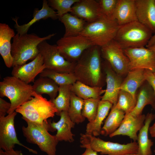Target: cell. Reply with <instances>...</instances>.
<instances>
[{"instance_id":"6da1fadb","label":"cell","mask_w":155,"mask_h":155,"mask_svg":"<svg viewBox=\"0 0 155 155\" xmlns=\"http://www.w3.org/2000/svg\"><path fill=\"white\" fill-rule=\"evenodd\" d=\"M99 47L94 45L85 50L73 72L77 81L91 87H102V67Z\"/></svg>"},{"instance_id":"7a4b0ae2","label":"cell","mask_w":155,"mask_h":155,"mask_svg":"<svg viewBox=\"0 0 155 155\" xmlns=\"http://www.w3.org/2000/svg\"><path fill=\"white\" fill-rule=\"evenodd\" d=\"M56 33L40 37L34 33L20 35L17 33L13 38L11 54L13 59L12 67L26 63L28 60H33L39 54V44L50 39Z\"/></svg>"},{"instance_id":"3957f363","label":"cell","mask_w":155,"mask_h":155,"mask_svg":"<svg viewBox=\"0 0 155 155\" xmlns=\"http://www.w3.org/2000/svg\"><path fill=\"white\" fill-rule=\"evenodd\" d=\"M119 27L115 20L102 15L96 21L87 23L80 35L101 47L114 40Z\"/></svg>"},{"instance_id":"277c9868","label":"cell","mask_w":155,"mask_h":155,"mask_svg":"<svg viewBox=\"0 0 155 155\" xmlns=\"http://www.w3.org/2000/svg\"><path fill=\"white\" fill-rule=\"evenodd\" d=\"M152 33L147 27L136 20L119 26L114 40L123 49L145 47Z\"/></svg>"},{"instance_id":"5b68a950","label":"cell","mask_w":155,"mask_h":155,"mask_svg":"<svg viewBox=\"0 0 155 155\" xmlns=\"http://www.w3.org/2000/svg\"><path fill=\"white\" fill-rule=\"evenodd\" d=\"M33 92L32 86L12 76L5 77L0 82V97H7L11 104L8 114L32 99Z\"/></svg>"},{"instance_id":"8992f818","label":"cell","mask_w":155,"mask_h":155,"mask_svg":"<svg viewBox=\"0 0 155 155\" xmlns=\"http://www.w3.org/2000/svg\"><path fill=\"white\" fill-rule=\"evenodd\" d=\"M33 97L17 108L15 111L22 115V118L30 121L43 124L47 123V119L53 117L57 110L53 103L42 95L33 92Z\"/></svg>"},{"instance_id":"52a82bcc","label":"cell","mask_w":155,"mask_h":155,"mask_svg":"<svg viewBox=\"0 0 155 155\" xmlns=\"http://www.w3.org/2000/svg\"><path fill=\"white\" fill-rule=\"evenodd\" d=\"M27 123L26 127L23 126L24 136L28 142L37 145L40 150L48 155H56L58 142L55 135L49 132V122L43 124L32 122L22 118Z\"/></svg>"},{"instance_id":"ba28073f","label":"cell","mask_w":155,"mask_h":155,"mask_svg":"<svg viewBox=\"0 0 155 155\" xmlns=\"http://www.w3.org/2000/svg\"><path fill=\"white\" fill-rule=\"evenodd\" d=\"M80 147H90L102 155H127L137 154L138 146L137 142L133 141L126 144H122L110 141H106L96 136L85 134H80Z\"/></svg>"},{"instance_id":"9c48e42d","label":"cell","mask_w":155,"mask_h":155,"mask_svg":"<svg viewBox=\"0 0 155 155\" xmlns=\"http://www.w3.org/2000/svg\"><path fill=\"white\" fill-rule=\"evenodd\" d=\"M38 49L43 58L45 69L61 72H73L76 63L66 60L61 54L56 44H51L44 40L39 44Z\"/></svg>"},{"instance_id":"30bf717a","label":"cell","mask_w":155,"mask_h":155,"mask_svg":"<svg viewBox=\"0 0 155 155\" xmlns=\"http://www.w3.org/2000/svg\"><path fill=\"white\" fill-rule=\"evenodd\" d=\"M61 54L67 61L76 63L84 51L94 45L85 37L79 35L63 37L57 44Z\"/></svg>"},{"instance_id":"8fae6325","label":"cell","mask_w":155,"mask_h":155,"mask_svg":"<svg viewBox=\"0 0 155 155\" xmlns=\"http://www.w3.org/2000/svg\"><path fill=\"white\" fill-rule=\"evenodd\" d=\"M100 48L102 57L114 71L121 77L127 74L129 71V61L121 46L114 40Z\"/></svg>"},{"instance_id":"7c38bea8","label":"cell","mask_w":155,"mask_h":155,"mask_svg":"<svg viewBox=\"0 0 155 155\" xmlns=\"http://www.w3.org/2000/svg\"><path fill=\"white\" fill-rule=\"evenodd\" d=\"M17 113L15 111L4 117H0V149L4 151L13 149L16 144L21 146L29 152L37 154L36 150L26 146L18 139L14 126V120Z\"/></svg>"},{"instance_id":"4fadbf2b","label":"cell","mask_w":155,"mask_h":155,"mask_svg":"<svg viewBox=\"0 0 155 155\" xmlns=\"http://www.w3.org/2000/svg\"><path fill=\"white\" fill-rule=\"evenodd\" d=\"M129 61V71L138 69L155 72V54L152 50L142 47L123 49Z\"/></svg>"},{"instance_id":"5bb4252c","label":"cell","mask_w":155,"mask_h":155,"mask_svg":"<svg viewBox=\"0 0 155 155\" xmlns=\"http://www.w3.org/2000/svg\"><path fill=\"white\" fill-rule=\"evenodd\" d=\"M102 66L105 74L106 87L101 100L108 101L115 105L118 100L123 81L121 77L114 71L106 61L102 63Z\"/></svg>"},{"instance_id":"9a60e30c","label":"cell","mask_w":155,"mask_h":155,"mask_svg":"<svg viewBox=\"0 0 155 155\" xmlns=\"http://www.w3.org/2000/svg\"><path fill=\"white\" fill-rule=\"evenodd\" d=\"M13 67L12 76L28 84L34 82L36 76L45 69L43 58L40 53L31 62Z\"/></svg>"},{"instance_id":"2e32d148","label":"cell","mask_w":155,"mask_h":155,"mask_svg":"<svg viewBox=\"0 0 155 155\" xmlns=\"http://www.w3.org/2000/svg\"><path fill=\"white\" fill-rule=\"evenodd\" d=\"M146 116L144 114H142L135 117L130 113L125 114L120 126L109 137H112L117 135L127 136L133 141L136 142L137 139V133L144 125Z\"/></svg>"},{"instance_id":"e0dca14e","label":"cell","mask_w":155,"mask_h":155,"mask_svg":"<svg viewBox=\"0 0 155 155\" xmlns=\"http://www.w3.org/2000/svg\"><path fill=\"white\" fill-rule=\"evenodd\" d=\"M71 13L87 23L96 21L102 15L98 1L94 0H80L72 6Z\"/></svg>"},{"instance_id":"ac0fdd59","label":"cell","mask_w":155,"mask_h":155,"mask_svg":"<svg viewBox=\"0 0 155 155\" xmlns=\"http://www.w3.org/2000/svg\"><path fill=\"white\" fill-rule=\"evenodd\" d=\"M59 116L60 119L57 122L48 121L49 131H57L55 135L58 142H73L75 135L72 133L71 129L74 127L75 123L71 119L67 111L62 112Z\"/></svg>"},{"instance_id":"d6986e66","label":"cell","mask_w":155,"mask_h":155,"mask_svg":"<svg viewBox=\"0 0 155 155\" xmlns=\"http://www.w3.org/2000/svg\"><path fill=\"white\" fill-rule=\"evenodd\" d=\"M137 20L155 33L154 0H135Z\"/></svg>"},{"instance_id":"ffe728a7","label":"cell","mask_w":155,"mask_h":155,"mask_svg":"<svg viewBox=\"0 0 155 155\" xmlns=\"http://www.w3.org/2000/svg\"><path fill=\"white\" fill-rule=\"evenodd\" d=\"M49 18L55 20L58 19V17L57 11L49 5L47 1L44 0L41 9L40 10L37 9L34 11L33 18L27 23L20 25L18 23V19L13 18V20L15 22L14 27L17 33L22 35L27 33L30 28L36 22Z\"/></svg>"},{"instance_id":"44dd1931","label":"cell","mask_w":155,"mask_h":155,"mask_svg":"<svg viewBox=\"0 0 155 155\" xmlns=\"http://www.w3.org/2000/svg\"><path fill=\"white\" fill-rule=\"evenodd\" d=\"M16 35L14 30L7 24H0V54L8 68L12 67L13 59L11 54V40Z\"/></svg>"},{"instance_id":"7402d4cb","label":"cell","mask_w":155,"mask_h":155,"mask_svg":"<svg viewBox=\"0 0 155 155\" xmlns=\"http://www.w3.org/2000/svg\"><path fill=\"white\" fill-rule=\"evenodd\" d=\"M113 18L119 26L137 20L135 0H118Z\"/></svg>"},{"instance_id":"603a6c76","label":"cell","mask_w":155,"mask_h":155,"mask_svg":"<svg viewBox=\"0 0 155 155\" xmlns=\"http://www.w3.org/2000/svg\"><path fill=\"white\" fill-rule=\"evenodd\" d=\"M155 119V114L148 113L146 116L144 124L139 131L137 141L138 146L137 155H152V147L154 142L148 137L149 128L152 122Z\"/></svg>"},{"instance_id":"cb8c5ba5","label":"cell","mask_w":155,"mask_h":155,"mask_svg":"<svg viewBox=\"0 0 155 155\" xmlns=\"http://www.w3.org/2000/svg\"><path fill=\"white\" fill-rule=\"evenodd\" d=\"M113 106V104L108 101L100 100L96 118L87 124L85 133L96 137L101 134L102 122Z\"/></svg>"},{"instance_id":"d4e9b609","label":"cell","mask_w":155,"mask_h":155,"mask_svg":"<svg viewBox=\"0 0 155 155\" xmlns=\"http://www.w3.org/2000/svg\"><path fill=\"white\" fill-rule=\"evenodd\" d=\"M145 70L138 69L129 71L123 81L120 89L126 91L137 98V89L146 81Z\"/></svg>"},{"instance_id":"484cf974","label":"cell","mask_w":155,"mask_h":155,"mask_svg":"<svg viewBox=\"0 0 155 155\" xmlns=\"http://www.w3.org/2000/svg\"><path fill=\"white\" fill-rule=\"evenodd\" d=\"M145 82L142 86H141L137 96L136 105L130 113L135 117L142 115L143 109L146 106L150 105L152 108L154 106V96L153 89L146 81V82Z\"/></svg>"},{"instance_id":"4316f807","label":"cell","mask_w":155,"mask_h":155,"mask_svg":"<svg viewBox=\"0 0 155 155\" xmlns=\"http://www.w3.org/2000/svg\"><path fill=\"white\" fill-rule=\"evenodd\" d=\"M58 19L65 26L64 37L80 35L87 23L84 20L69 13L59 17Z\"/></svg>"},{"instance_id":"83f0119b","label":"cell","mask_w":155,"mask_h":155,"mask_svg":"<svg viewBox=\"0 0 155 155\" xmlns=\"http://www.w3.org/2000/svg\"><path fill=\"white\" fill-rule=\"evenodd\" d=\"M125 115L124 112L113 105L102 128L101 134L109 135L114 132L120 126Z\"/></svg>"},{"instance_id":"f1b7e54d","label":"cell","mask_w":155,"mask_h":155,"mask_svg":"<svg viewBox=\"0 0 155 155\" xmlns=\"http://www.w3.org/2000/svg\"><path fill=\"white\" fill-rule=\"evenodd\" d=\"M32 88L33 92L37 94H47L50 100H52L57 96L59 86L50 78L40 77L34 82Z\"/></svg>"},{"instance_id":"f546056e","label":"cell","mask_w":155,"mask_h":155,"mask_svg":"<svg viewBox=\"0 0 155 155\" xmlns=\"http://www.w3.org/2000/svg\"><path fill=\"white\" fill-rule=\"evenodd\" d=\"M71 90L72 92L83 100L89 98L101 99V95L105 91L102 87H91L77 81L71 85Z\"/></svg>"},{"instance_id":"4dcf8cb0","label":"cell","mask_w":155,"mask_h":155,"mask_svg":"<svg viewBox=\"0 0 155 155\" xmlns=\"http://www.w3.org/2000/svg\"><path fill=\"white\" fill-rule=\"evenodd\" d=\"M71 85L59 86L58 95L53 100H50L57 109L56 114L57 115L59 116L63 111L68 112V111L70 103Z\"/></svg>"},{"instance_id":"1f68e13d","label":"cell","mask_w":155,"mask_h":155,"mask_svg":"<svg viewBox=\"0 0 155 155\" xmlns=\"http://www.w3.org/2000/svg\"><path fill=\"white\" fill-rule=\"evenodd\" d=\"M84 102V100L71 92L69 107L68 113L71 119L75 124L82 123L85 120V118L82 114Z\"/></svg>"},{"instance_id":"d6a6232c","label":"cell","mask_w":155,"mask_h":155,"mask_svg":"<svg viewBox=\"0 0 155 155\" xmlns=\"http://www.w3.org/2000/svg\"><path fill=\"white\" fill-rule=\"evenodd\" d=\"M39 75L51 79L59 86L72 85L77 81L73 73L61 72L47 69H44Z\"/></svg>"},{"instance_id":"836d02e7","label":"cell","mask_w":155,"mask_h":155,"mask_svg":"<svg viewBox=\"0 0 155 155\" xmlns=\"http://www.w3.org/2000/svg\"><path fill=\"white\" fill-rule=\"evenodd\" d=\"M136 102L137 98H135L131 94L121 90L117 102L114 106L123 111L125 114H129L135 108Z\"/></svg>"},{"instance_id":"e575fe53","label":"cell","mask_w":155,"mask_h":155,"mask_svg":"<svg viewBox=\"0 0 155 155\" xmlns=\"http://www.w3.org/2000/svg\"><path fill=\"white\" fill-rule=\"evenodd\" d=\"M100 99L89 98L84 100L82 114L89 122L94 121L96 118L98 106Z\"/></svg>"},{"instance_id":"d590c367","label":"cell","mask_w":155,"mask_h":155,"mask_svg":"<svg viewBox=\"0 0 155 155\" xmlns=\"http://www.w3.org/2000/svg\"><path fill=\"white\" fill-rule=\"evenodd\" d=\"M80 0H48V4L53 9L56 10L58 17L71 12L73 5Z\"/></svg>"},{"instance_id":"8d00e7d4","label":"cell","mask_w":155,"mask_h":155,"mask_svg":"<svg viewBox=\"0 0 155 155\" xmlns=\"http://www.w3.org/2000/svg\"><path fill=\"white\" fill-rule=\"evenodd\" d=\"M97 1L102 15L114 19L113 15L118 0H99Z\"/></svg>"},{"instance_id":"74e56055","label":"cell","mask_w":155,"mask_h":155,"mask_svg":"<svg viewBox=\"0 0 155 155\" xmlns=\"http://www.w3.org/2000/svg\"><path fill=\"white\" fill-rule=\"evenodd\" d=\"M145 76L146 81L152 87L154 96V103L153 108L155 110V76L153 73L147 70H145Z\"/></svg>"},{"instance_id":"f35d334b","label":"cell","mask_w":155,"mask_h":155,"mask_svg":"<svg viewBox=\"0 0 155 155\" xmlns=\"http://www.w3.org/2000/svg\"><path fill=\"white\" fill-rule=\"evenodd\" d=\"M11 106V104L0 98V117H4Z\"/></svg>"},{"instance_id":"ab89813d","label":"cell","mask_w":155,"mask_h":155,"mask_svg":"<svg viewBox=\"0 0 155 155\" xmlns=\"http://www.w3.org/2000/svg\"><path fill=\"white\" fill-rule=\"evenodd\" d=\"M4 152L5 155H23L21 150H15L13 149Z\"/></svg>"},{"instance_id":"60d3db41","label":"cell","mask_w":155,"mask_h":155,"mask_svg":"<svg viewBox=\"0 0 155 155\" xmlns=\"http://www.w3.org/2000/svg\"><path fill=\"white\" fill-rule=\"evenodd\" d=\"M85 152L81 155H99L97 152L94 150L90 147L86 148Z\"/></svg>"},{"instance_id":"b9f144b4","label":"cell","mask_w":155,"mask_h":155,"mask_svg":"<svg viewBox=\"0 0 155 155\" xmlns=\"http://www.w3.org/2000/svg\"><path fill=\"white\" fill-rule=\"evenodd\" d=\"M149 131L151 136L155 137V121L151 126H150Z\"/></svg>"},{"instance_id":"7bdbcfd3","label":"cell","mask_w":155,"mask_h":155,"mask_svg":"<svg viewBox=\"0 0 155 155\" xmlns=\"http://www.w3.org/2000/svg\"><path fill=\"white\" fill-rule=\"evenodd\" d=\"M155 44V33L153 35L149 41L148 42L146 47L148 48Z\"/></svg>"},{"instance_id":"ee69618b","label":"cell","mask_w":155,"mask_h":155,"mask_svg":"<svg viewBox=\"0 0 155 155\" xmlns=\"http://www.w3.org/2000/svg\"><path fill=\"white\" fill-rule=\"evenodd\" d=\"M147 48L152 50L155 54V44Z\"/></svg>"},{"instance_id":"f6af8a7d","label":"cell","mask_w":155,"mask_h":155,"mask_svg":"<svg viewBox=\"0 0 155 155\" xmlns=\"http://www.w3.org/2000/svg\"><path fill=\"white\" fill-rule=\"evenodd\" d=\"M0 155H5L4 151L1 149H0Z\"/></svg>"},{"instance_id":"bcb514c9","label":"cell","mask_w":155,"mask_h":155,"mask_svg":"<svg viewBox=\"0 0 155 155\" xmlns=\"http://www.w3.org/2000/svg\"><path fill=\"white\" fill-rule=\"evenodd\" d=\"M154 73V75L155 76V72H154V73Z\"/></svg>"},{"instance_id":"7dc6e473","label":"cell","mask_w":155,"mask_h":155,"mask_svg":"<svg viewBox=\"0 0 155 155\" xmlns=\"http://www.w3.org/2000/svg\"><path fill=\"white\" fill-rule=\"evenodd\" d=\"M154 152L155 153V149H154Z\"/></svg>"},{"instance_id":"c3c4849f","label":"cell","mask_w":155,"mask_h":155,"mask_svg":"<svg viewBox=\"0 0 155 155\" xmlns=\"http://www.w3.org/2000/svg\"><path fill=\"white\" fill-rule=\"evenodd\" d=\"M154 2H155V0H154Z\"/></svg>"}]
</instances>
